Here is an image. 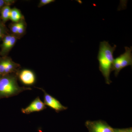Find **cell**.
Wrapping results in <instances>:
<instances>
[{
	"label": "cell",
	"instance_id": "6da1fadb",
	"mask_svg": "<svg viewBox=\"0 0 132 132\" xmlns=\"http://www.w3.org/2000/svg\"><path fill=\"white\" fill-rule=\"evenodd\" d=\"M117 47L116 45L112 46L108 42L104 41L100 43L97 59L99 63V70L105 79L106 83L110 85L112 81L110 75L114 58L113 53Z\"/></svg>",
	"mask_w": 132,
	"mask_h": 132
},
{
	"label": "cell",
	"instance_id": "7a4b0ae2",
	"mask_svg": "<svg viewBox=\"0 0 132 132\" xmlns=\"http://www.w3.org/2000/svg\"><path fill=\"white\" fill-rule=\"evenodd\" d=\"M31 90L30 87L20 86L16 76L12 74L0 78V99L13 97L24 91Z\"/></svg>",
	"mask_w": 132,
	"mask_h": 132
},
{
	"label": "cell",
	"instance_id": "3957f363",
	"mask_svg": "<svg viewBox=\"0 0 132 132\" xmlns=\"http://www.w3.org/2000/svg\"><path fill=\"white\" fill-rule=\"evenodd\" d=\"M125 52L119 57L114 59L112 66V71H114L116 76L118 75L121 70L128 66L132 65V47H125Z\"/></svg>",
	"mask_w": 132,
	"mask_h": 132
},
{
	"label": "cell",
	"instance_id": "277c9868",
	"mask_svg": "<svg viewBox=\"0 0 132 132\" xmlns=\"http://www.w3.org/2000/svg\"><path fill=\"white\" fill-rule=\"evenodd\" d=\"M85 126L89 132H113L114 130L106 121L102 120H87Z\"/></svg>",
	"mask_w": 132,
	"mask_h": 132
},
{
	"label": "cell",
	"instance_id": "5b68a950",
	"mask_svg": "<svg viewBox=\"0 0 132 132\" xmlns=\"http://www.w3.org/2000/svg\"><path fill=\"white\" fill-rule=\"evenodd\" d=\"M40 89L44 93V103L45 105L54 109L57 112L67 110L68 107L63 105L57 99L48 94L45 90L42 88Z\"/></svg>",
	"mask_w": 132,
	"mask_h": 132
},
{
	"label": "cell",
	"instance_id": "8992f818",
	"mask_svg": "<svg viewBox=\"0 0 132 132\" xmlns=\"http://www.w3.org/2000/svg\"><path fill=\"white\" fill-rule=\"evenodd\" d=\"M46 108V106L39 97L36 98L29 105L21 109V112L25 114H29L35 112H40Z\"/></svg>",
	"mask_w": 132,
	"mask_h": 132
},
{
	"label": "cell",
	"instance_id": "52a82bcc",
	"mask_svg": "<svg viewBox=\"0 0 132 132\" xmlns=\"http://www.w3.org/2000/svg\"><path fill=\"white\" fill-rule=\"evenodd\" d=\"M17 36L13 34L5 35L1 45V54L3 55L7 54L13 47L17 40Z\"/></svg>",
	"mask_w": 132,
	"mask_h": 132
},
{
	"label": "cell",
	"instance_id": "ba28073f",
	"mask_svg": "<svg viewBox=\"0 0 132 132\" xmlns=\"http://www.w3.org/2000/svg\"><path fill=\"white\" fill-rule=\"evenodd\" d=\"M19 79L26 86H31L35 83L36 77L33 71L28 69L21 70L19 73Z\"/></svg>",
	"mask_w": 132,
	"mask_h": 132
},
{
	"label": "cell",
	"instance_id": "9c48e42d",
	"mask_svg": "<svg viewBox=\"0 0 132 132\" xmlns=\"http://www.w3.org/2000/svg\"><path fill=\"white\" fill-rule=\"evenodd\" d=\"M19 67V64H16L10 59H7L6 64L5 67L4 75L10 74L15 72L16 69Z\"/></svg>",
	"mask_w": 132,
	"mask_h": 132
},
{
	"label": "cell",
	"instance_id": "30bf717a",
	"mask_svg": "<svg viewBox=\"0 0 132 132\" xmlns=\"http://www.w3.org/2000/svg\"><path fill=\"white\" fill-rule=\"evenodd\" d=\"M24 19L21 11L16 8L11 9L10 19L14 23L19 22Z\"/></svg>",
	"mask_w": 132,
	"mask_h": 132
},
{
	"label": "cell",
	"instance_id": "8fae6325",
	"mask_svg": "<svg viewBox=\"0 0 132 132\" xmlns=\"http://www.w3.org/2000/svg\"><path fill=\"white\" fill-rule=\"evenodd\" d=\"M11 10L10 6H5L1 9V19L3 23L9 20Z\"/></svg>",
	"mask_w": 132,
	"mask_h": 132
},
{
	"label": "cell",
	"instance_id": "7c38bea8",
	"mask_svg": "<svg viewBox=\"0 0 132 132\" xmlns=\"http://www.w3.org/2000/svg\"><path fill=\"white\" fill-rule=\"evenodd\" d=\"M26 25L24 21V19L20 21V25L18 28L16 35L21 36L24 34L26 31Z\"/></svg>",
	"mask_w": 132,
	"mask_h": 132
},
{
	"label": "cell",
	"instance_id": "4fadbf2b",
	"mask_svg": "<svg viewBox=\"0 0 132 132\" xmlns=\"http://www.w3.org/2000/svg\"><path fill=\"white\" fill-rule=\"evenodd\" d=\"M20 21L18 22H16V23H13L10 25V30L13 33V34L16 35L18 28H19V26H20Z\"/></svg>",
	"mask_w": 132,
	"mask_h": 132
},
{
	"label": "cell",
	"instance_id": "5bb4252c",
	"mask_svg": "<svg viewBox=\"0 0 132 132\" xmlns=\"http://www.w3.org/2000/svg\"><path fill=\"white\" fill-rule=\"evenodd\" d=\"M15 2L13 0H0V10L5 6H10L13 4Z\"/></svg>",
	"mask_w": 132,
	"mask_h": 132
},
{
	"label": "cell",
	"instance_id": "9a60e30c",
	"mask_svg": "<svg viewBox=\"0 0 132 132\" xmlns=\"http://www.w3.org/2000/svg\"><path fill=\"white\" fill-rule=\"evenodd\" d=\"M6 31L7 29L4 23L0 20V40L3 36L4 37L5 36Z\"/></svg>",
	"mask_w": 132,
	"mask_h": 132
},
{
	"label": "cell",
	"instance_id": "2e32d148",
	"mask_svg": "<svg viewBox=\"0 0 132 132\" xmlns=\"http://www.w3.org/2000/svg\"><path fill=\"white\" fill-rule=\"evenodd\" d=\"M7 59H3L0 61V74L1 75H4Z\"/></svg>",
	"mask_w": 132,
	"mask_h": 132
},
{
	"label": "cell",
	"instance_id": "e0dca14e",
	"mask_svg": "<svg viewBox=\"0 0 132 132\" xmlns=\"http://www.w3.org/2000/svg\"><path fill=\"white\" fill-rule=\"evenodd\" d=\"M55 1L54 0H41L38 5V7H42L50 3L54 2Z\"/></svg>",
	"mask_w": 132,
	"mask_h": 132
},
{
	"label": "cell",
	"instance_id": "ac0fdd59",
	"mask_svg": "<svg viewBox=\"0 0 132 132\" xmlns=\"http://www.w3.org/2000/svg\"><path fill=\"white\" fill-rule=\"evenodd\" d=\"M113 132H132L131 128H123V129H118L114 128Z\"/></svg>",
	"mask_w": 132,
	"mask_h": 132
}]
</instances>
